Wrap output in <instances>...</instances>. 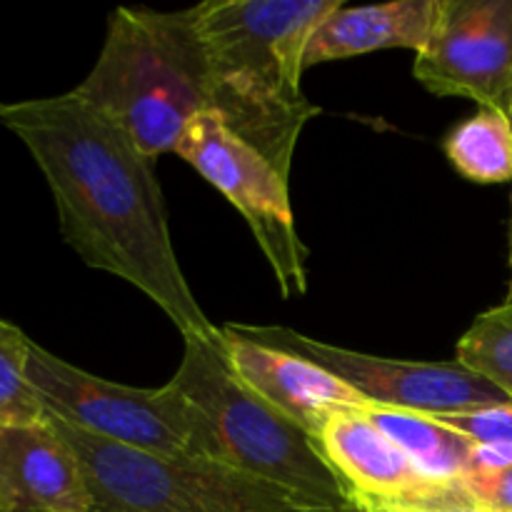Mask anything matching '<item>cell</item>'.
Masks as SVG:
<instances>
[{
    "mask_svg": "<svg viewBox=\"0 0 512 512\" xmlns=\"http://www.w3.org/2000/svg\"><path fill=\"white\" fill-rule=\"evenodd\" d=\"M358 512H485L480 508H463V510H360L355 508Z\"/></svg>",
    "mask_w": 512,
    "mask_h": 512,
    "instance_id": "obj_21",
    "label": "cell"
},
{
    "mask_svg": "<svg viewBox=\"0 0 512 512\" xmlns=\"http://www.w3.org/2000/svg\"><path fill=\"white\" fill-rule=\"evenodd\" d=\"M0 125L38 163L60 235L85 265L135 285L183 335H223L180 270L153 158L73 90L0 100Z\"/></svg>",
    "mask_w": 512,
    "mask_h": 512,
    "instance_id": "obj_1",
    "label": "cell"
},
{
    "mask_svg": "<svg viewBox=\"0 0 512 512\" xmlns=\"http://www.w3.org/2000/svg\"><path fill=\"white\" fill-rule=\"evenodd\" d=\"M413 75L435 95H460L480 108L512 103V0H440Z\"/></svg>",
    "mask_w": 512,
    "mask_h": 512,
    "instance_id": "obj_9",
    "label": "cell"
},
{
    "mask_svg": "<svg viewBox=\"0 0 512 512\" xmlns=\"http://www.w3.org/2000/svg\"><path fill=\"white\" fill-rule=\"evenodd\" d=\"M183 340V360L170 385L198 410L210 463L243 470L323 508L353 512V498L318 440L233 373L223 335L215 340L183 335Z\"/></svg>",
    "mask_w": 512,
    "mask_h": 512,
    "instance_id": "obj_4",
    "label": "cell"
},
{
    "mask_svg": "<svg viewBox=\"0 0 512 512\" xmlns=\"http://www.w3.org/2000/svg\"><path fill=\"white\" fill-rule=\"evenodd\" d=\"M0 512H3V510H0Z\"/></svg>",
    "mask_w": 512,
    "mask_h": 512,
    "instance_id": "obj_22",
    "label": "cell"
},
{
    "mask_svg": "<svg viewBox=\"0 0 512 512\" xmlns=\"http://www.w3.org/2000/svg\"><path fill=\"white\" fill-rule=\"evenodd\" d=\"M438 10L440 0H393L355 8L343 3L310 35L305 68L383 48L420 53L433 35Z\"/></svg>",
    "mask_w": 512,
    "mask_h": 512,
    "instance_id": "obj_13",
    "label": "cell"
},
{
    "mask_svg": "<svg viewBox=\"0 0 512 512\" xmlns=\"http://www.w3.org/2000/svg\"><path fill=\"white\" fill-rule=\"evenodd\" d=\"M343 0H208L193 5L213 110L290 180L298 138L318 105L303 93L310 35Z\"/></svg>",
    "mask_w": 512,
    "mask_h": 512,
    "instance_id": "obj_2",
    "label": "cell"
},
{
    "mask_svg": "<svg viewBox=\"0 0 512 512\" xmlns=\"http://www.w3.org/2000/svg\"><path fill=\"white\" fill-rule=\"evenodd\" d=\"M463 485L480 510L512 512V465L498 473L468 475Z\"/></svg>",
    "mask_w": 512,
    "mask_h": 512,
    "instance_id": "obj_19",
    "label": "cell"
},
{
    "mask_svg": "<svg viewBox=\"0 0 512 512\" xmlns=\"http://www.w3.org/2000/svg\"><path fill=\"white\" fill-rule=\"evenodd\" d=\"M0 510L93 512L83 468L48 418L0 425Z\"/></svg>",
    "mask_w": 512,
    "mask_h": 512,
    "instance_id": "obj_12",
    "label": "cell"
},
{
    "mask_svg": "<svg viewBox=\"0 0 512 512\" xmlns=\"http://www.w3.org/2000/svg\"><path fill=\"white\" fill-rule=\"evenodd\" d=\"M48 420L83 468L93 512H343L230 465L158 458Z\"/></svg>",
    "mask_w": 512,
    "mask_h": 512,
    "instance_id": "obj_5",
    "label": "cell"
},
{
    "mask_svg": "<svg viewBox=\"0 0 512 512\" xmlns=\"http://www.w3.org/2000/svg\"><path fill=\"white\" fill-rule=\"evenodd\" d=\"M455 353L460 365L493 383L512 403V300L478 315Z\"/></svg>",
    "mask_w": 512,
    "mask_h": 512,
    "instance_id": "obj_16",
    "label": "cell"
},
{
    "mask_svg": "<svg viewBox=\"0 0 512 512\" xmlns=\"http://www.w3.org/2000/svg\"><path fill=\"white\" fill-rule=\"evenodd\" d=\"M28 383L48 418L123 448L175 460H208L200 415L173 385L145 390L98 378L30 340Z\"/></svg>",
    "mask_w": 512,
    "mask_h": 512,
    "instance_id": "obj_6",
    "label": "cell"
},
{
    "mask_svg": "<svg viewBox=\"0 0 512 512\" xmlns=\"http://www.w3.org/2000/svg\"><path fill=\"white\" fill-rule=\"evenodd\" d=\"M455 433L465 435L475 445L512 443V405H493V408L468 410V413L435 415Z\"/></svg>",
    "mask_w": 512,
    "mask_h": 512,
    "instance_id": "obj_18",
    "label": "cell"
},
{
    "mask_svg": "<svg viewBox=\"0 0 512 512\" xmlns=\"http://www.w3.org/2000/svg\"><path fill=\"white\" fill-rule=\"evenodd\" d=\"M365 415L428 478L438 483H463L468 478L475 443L440 423L435 415L383 408V405H368Z\"/></svg>",
    "mask_w": 512,
    "mask_h": 512,
    "instance_id": "obj_14",
    "label": "cell"
},
{
    "mask_svg": "<svg viewBox=\"0 0 512 512\" xmlns=\"http://www.w3.org/2000/svg\"><path fill=\"white\" fill-rule=\"evenodd\" d=\"M223 338L233 373L313 440H320L335 413L348 408L365 410L370 405L363 395L310 360L245 340L225 328Z\"/></svg>",
    "mask_w": 512,
    "mask_h": 512,
    "instance_id": "obj_11",
    "label": "cell"
},
{
    "mask_svg": "<svg viewBox=\"0 0 512 512\" xmlns=\"http://www.w3.org/2000/svg\"><path fill=\"white\" fill-rule=\"evenodd\" d=\"M73 93L148 158L175 153L188 125L213 110L210 68L193 10H115L93 70Z\"/></svg>",
    "mask_w": 512,
    "mask_h": 512,
    "instance_id": "obj_3",
    "label": "cell"
},
{
    "mask_svg": "<svg viewBox=\"0 0 512 512\" xmlns=\"http://www.w3.org/2000/svg\"><path fill=\"white\" fill-rule=\"evenodd\" d=\"M30 338L8 320H0V425L38 423L43 405L28 383Z\"/></svg>",
    "mask_w": 512,
    "mask_h": 512,
    "instance_id": "obj_17",
    "label": "cell"
},
{
    "mask_svg": "<svg viewBox=\"0 0 512 512\" xmlns=\"http://www.w3.org/2000/svg\"><path fill=\"white\" fill-rule=\"evenodd\" d=\"M225 330L320 365L355 393L363 395L370 405L425 415L468 413L493 405H512L508 395L500 393L493 383L460 365L458 360L420 363V360L378 358V355L328 345L278 325L260 328V325L230 323L225 325Z\"/></svg>",
    "mask_w": 512,
    "mask_h": 512,
    "instance_id": "obj_8",
    "label": "cell"
},
{
    "mask_svg": "<svg viewBox=\"0 0 512 512\" xmlns=\"http://www.w3.org/2000/svg\"><path fill=\"white\" fill-rule=\"evenodd\" d=\"M450 165L473 183H512V125L503 110L480 108L443 143Z\"/></svg>",
    "mask_w": 512,
    "mask_h": 512,
    "instance_id": "obj_15",
    "label": "cell"
},
{
    "mask_svg": "<svg viewBox=\"0 0 512 512\" xmlns=\"http://www.w3.org/2000/svg\"><path fill=\"white\" fill-rule=\"evenodd\" d=\"M318 445L360 510L478 508L463 483H438L420 473L360 408L335 413Z\"/></svg>",
    "mask_w": 512,
    "mask_h": 512,
    "instance_id": "obj_10",
    "label": "cell"
},
{
    "mask_svg": "<svg viewBox=\"0 0 512 512\" xmlns=\"http://www.w3.org/2000/svg\"><path fill=\"white\" fill-rule=\"evenodd\" d=\"M175 153L243 215L278 278L283 298L308 293V248L295 228L288 178L215 113L198 115Z\"/></svg>",
    "mask_w": 512,
    "mask_h": 512,
    "instance_id": "obj_7",
    "label": "cell"
},
{
    "mask_svg": "<svg viewBox=\"0 0 512 512\" xmlns=\"http://www.w3.org/2000/svg\"><path fill=\"white\" fill-rule=\"evenodd\" d=\"M508 118H510V125H512V103H510V110H508ZM510 243H508V268H510V283H508V300H512V213H510Z\"/></svg>",
    "mask_w": 512,
    "mask_h": 512,
    "instance_id": "obj_20",
    "label": "cell"
}]
</instances>
